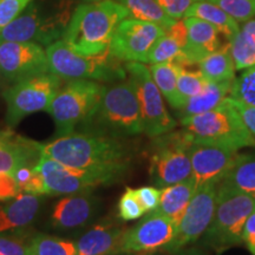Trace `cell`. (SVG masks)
<instances>
[{
    "instance_id": "obj_1",
    "label": "cell",
    "mask_w": 255,
    "mask_h": 255,
    "mask_svg": "<svg viewBox=\"0 0 255 255\" xmlns=\"http://www.w3.org/2000/svg\"><path fill=\"white\" fill-rule=\"evenodd\" d=\"M41 156L69 167L87 170L128 174L131 164V149L123 138L72 132L40 146Z\"/></svg>"
},
{
    "instance_id": "obj_2",
    "label": "cell",
    "mask_w": 255,
    "mask_h": 255,
    "mask_svg": "<svg viewBox=\"0 0 255 255\" xmlns=\"http://www.w3.org/2000/svg\"><path fill=\"white\" fill-rule=\"evenodd\" d=\"M129 17L128 9L114 0L79 5L73 9L62 40L78 55H100L109 49L121 21Z\"/></svg>"
},
{
    "instance_id": "obj_3",
    "label": "cell",
    "mask_w": 255,
    "mask_h": 255,
    "mask_svg": "<svg viewBox=\"0 0 255 255\" xmlns=\"http://www.w3.org/2000/svg\"><path fill=\"white\" fill-rule=\"evenodd\" d=\"M77 128L88 133L116 138L144 132L138 100L130 79L104 87L100 103Z\"/></svg>"
},
{
    "instance_id": "obj_4",
    "label": "cell",
    "mask_w": 255,
    "mask_h": 255,
    "mask_svg": "<svg viewBox=\"0 0 255 255\" xmlns=\"http://www.w3.org/2000/svg\"><path fill=\"white\" fill-rule=\"evenodd\" d=\"M253 212L255 197L221 182L216 190L214 216L203 237L205 244L218 251L242 244L244 226Z\"/></svg>"
},
{
    "instance_id": "obj_5",
    "label": "cell",
    "mask_w": 255,
    "mask_h": 255,
    "mask_svg": "<svg viewBox=\"0 0 255 255\" xmlns=\"http://www.w3.org/2000/svg\"><path fill=\"white\" fill-rule=\"evenodd\" d=\"M181 124L194 139L227 145L235 150L255 146V137L247 129L231 97H226L215 109L181 119Z\"/></svg>"
},
{
    "instance_id": "obj_6",
    "label": "cell",
    "mask_w": 255,
    "mask_h": 255,
    "mask_svg": "<svg viewBox=\"0 0 255 255\" xmlns=\"http://www.w3.org/2000/svg\"><path fill=\"white\" fill-rule=\"evenodd\" d=\"M49 71L62 79H89L117 83L126 79V70L108 49L100 55H78L64 40H57L46 49Z\"/></svg>"
},
{
    "instance_id": "obj_7",
    "label": "cell",
    "mask_w": 255,
    "mask_h": 255,
    "mask_svg": "<svg viewBox=\"0 0 255 255\" xmlns=\"http://www.w3.org/2000/svg\"><path fill=\"white\" fill-rule=\"evenodd\" d=\"M72 13L71 4L68 1L56 9H46L45 6L32 0L23 13L0 31V43L33 41L49 46L63 38Z\"/></svg>"
},
{
    "instance_id": "obj_8",
    "label": "cell",
    "mask_w": 255,
    "mask_h": 255,
    "mask_svg": "<svg viewBox=\"0 0 255 255\" xmlns=\"http://www.w3.org/2000/svg\"><path fill=\"white\" fill-rule=\"evenodd\" d=\"M193 139L184 129L154 137L149 175L156 187L164 188L191 177L190 146Z\"/></svg>"
},
{
    "instance_id": "obj_9",
    "label": "cell",
    "mask_w": 255,
    "mask_h": 255,
    "mask_svg": "<svg viewBox=\"0 0 255 255\" xmlns=\"http://www.w3.org/2000/svg\"><path fill=\"white\" fill-rule=\"evenodd\" d=\"M103 90L104 85L89 79H73L60 88L45 110L55 121L56 135L62 137L75 132L96 109Z\"/></svg>"
},
{
    "instance_id": "obj_10",
    "label": "cell",
    "mask_w": 255,
    "mask_h": 255,
    "mask_svg": "<svg viewBox=\"0 0 255 255\" xmlns=\"http://www.w3.org/2000/svg\"><path fill=\"white\" fill-rule=\"evenodd\" d=\"M62 85V78L47 72L17 82L4 91L6 124L9 129L18 126L28 115L46 110Z\"/></svg>"
},
{
    "instance_id": "obj_11",
    "label": "cell",
    "mask_w": 255,
    "mask_h": 255,
    "mask_svg": "<svg viewBox=\"0 0 255 255\" xmlns=\"http://www.w3.org/2000/svg\"><path fill=\"white\" fill-rule=\"evenodd\" d=\"M34 168L43 176L46 195H66L91 191L100 186L119 182L124 177L111 171L69 167L46 156H40Z\"/></svg>"
},
{
    "instance_id": "obj_12",
    "label": "cell",
    "mask_w": 255,
    "mask_h": 255,
    "mask_svg": "<svg viewBox=\"0 0 255 255\" xmlns=\"http://www.w3.org/2000/svg\"><path fill=\"white\" fill-rule=\"evenodd\" d=\"M126 70L129 72V79L138 100L144 132L154 138L173 131L177 122L169 115L150 69L139 62H128Z\"/></svg>"
},
{
    "instance_id": "obj_13",
    "label": "cell",
    "mask_w": 255,
    "mask_h": 255,
    "mask_svg": "<svg viewBox=\"0 0 255 255\" xmlns=\"http://www.w3.org/2000/svg\"><path fill=\"white\" fill-rule=\"evenodd\" d=\"M216 187L218 183H207L196 188L195 194L178 222L175 237L164 248V252L177 253L205 234L214 216Z\"/></svg>"
},
{
    "instance_id": "obj_14",
    "label": "cell",
    "mask_w": 255,
    "mask_h": 255,
    "mask_svg": "<svg viewBox=\"0 0 255 255\" xmlns=\"http://www.w3.org/2000/svg\"><path fill=\"white\" fill-rule=\"evenodd\" d=\"M165 30L151 21L127 18L121 21L109 50L115 58L123 62L145 63L149 51Z\"/></svg>"
},
{
    "instance_id": "obj_15",
    "label": "cell",
    "mask_w": 255,
    "mask_h": 255,
    "mask_svg": "<svg viewBox=\"0 0 255 255\" xmlns=\"http://www.w3.org/2000/svg\"><path fill=\"white\" fill-rule=\"evenodd\" d=\"M177 225L158 210H152L131 229L126 231L119 254L151 255L164 251L176 233Z\"/></svg>"
},
{
    "instance_id": "obj_16",
    "label": "cell",
    "mask_w": 255,
    "mask_h": 255,
    "mask_svg": "<svg viewBox=\"0 0 255 255\" xmlns=\"http://www.w3.org/2000/svg\"><path fill=\"white\" fill-rule=\"evenodd\" d=\"M49 71L46 50L33 41L0 43V75L17 83Z\"/></svg>"
},
{
    "instance_id": "obj_17",
    "label": "cell",
    "mask_w": 255,
    "mask_h": 255,
    "mask_svg": "<svg viewBox=\"0 0 255 255\" xmlns=\"http://www.w3.org/2000/svg\"><path fill=\"white\" fill-rule=\"evenodd\" d=\"M238 151L227 145L193 139L190 146L191 177L196 188L221 182L234 163Z\"/></svg>"
},
{
    "instance_id": "obj_18",
    "label": "cell",
    "mask_w": 255,
    "mask_h": 255,
    "mask_svg": "<svg viewBox=\"0 0 255 255\" xmlns=\"http://www.w3.org/2000/svg\"><path fill=\"white\" fill-rule=\"evenodd\" d=\"M100 208V201L90 191L64 197L53 208L51 222L60 231L77 229L90 223Z\"/></svg>"
},
{
    "instance_id": "obj_19",
    "label": "cell",
    "mask_w": 255,
    "mask_h": 255,
    "mask_svg": "<svg viewBox=\"0 0 255 255\" xmlns=\"http://www.w3.org/2000/svg\"><path fill=\"white\" fill-rule=\"evenodd\" d=\"M183 21L187 28V45L182 50L186 68L199 64L229 41L223 43L220 38V32L202 19L187 17Z\"/></svg>"
},
{
    "instance_id": "obj_20",
    "label": "cell",
    "mask_w": 255,
    "mask_h": 255,
    "mask_svg": "<svg viewBox=\"0 0 255 255\" xmlns=\"http://www.w3.org/2000/svg\"><path fill=\"white\" fill-rule=\"evenodd\" d=\"M41 144L17 133L0 142V173L13 175L24 165H37L40 158Z\"/></svg>"
},
{
    "instance_id": "obj_21",
    "label": "cell",
    "mask_w": 255,
    "mask_h": 255,
    "mask_svg": "<svg viewBox=\"0 0 255 255\" xmlns=\"http://www.w3.org/2000/svg\"><path fill=\"white\" fill-rule=\"evenodd\" d=\"M126 229L113 223H101L76 242L77 255H119Z\"/></svg>"
},
{
    "instance_id": "obj_22",
    "label": "cell",
    "mask_w": 255,
    "mask_h": 255,
    "mask_svg": "<svg viewBox=\"0 0 255 255\" xmlns=\"http://www.w3.org/2000/svg\"><path fill=\"white\" fill-rule=\"evenodd\" d=\"M40 207L38 195L20 193L13 201L0 206V233L21 229L33 221Z\"/></svg>"
},
{
    "instance_id": "obj_23",
    "label": "cell",
    "mask_w": 255,
    "mask_h": 255,
    "mask_svg": "<svg viewBox=\"0 0 255 255\" xmlns=\"http://www.w3.org/2000/svg\"><path fill=\"white\" fill-rule=\"evenodd\" d=\"M195 191L196 184L193 177L183 182L162 188L159 205L155 210H158L178 225Z\"/></svg>"
},
{
    "instance_id": "obj_24",
    "label": "cell",
    "mask_w": 255,
    "mask_h": 255,
    "mask_svg": "<svg viewBox=\"0 0 255 255\" xmlns=\"http://www.w3.org/2000/svg\"><path fill=\"white\" fill-rule=\"evenodd\" d=\"M187 17L199 18L207 21V23L213 25L228 40H231L240 30L238 21L234 18L231 17L227 12L223 11L218 5L213 4L208 0L207 1L202 0V1H197L191 5L184 13L183 18Z\"/></svg>"
},
{
    "instance_id": "obj_25",
    "label": "cell",
    "mask_w": 255,
    "mask_h": 255,
    "mask_svg": "<svg viewBox=\"0 0 255 255\" xmlns=\"http://www.w3.org/2000/svg\"><path fill=\"white\" fill-rule=\"evenodd\" d=\"M233 81L208 82L206 88L199 95L189 98L181 109V119L195 116L207 111L215 109L222 103L231 90Z\"/></svg>"
},
{
    "instance_id": "obj_26",
    "label": "cell",
    "mask_w": 255,
    "mask_h": 255,
    "mask_svg": "<svg viewBox=\"0 0 255 255\" xmlns=\"http://www.w3.org/2000/svg\"><path fill=\"white\" fill-rule=\"evenodd\" d=\"M182 69L184 68L175 62L152 64L150 68L152 78L162 96L175 110H181L183 108L177 92V78Z\"/></svg>"
},
{
    "instance_id": "obj_27",
    "label": "cell",
    "mask_w": 255,
    "mask_h": 255,
    "mask_svg": "<svg viewBox=\"0 0 255 255\" xmlns=\"http://www.w3.org/2000/svg\"><path fill=\"white\" fill-rule=\"evenodd\" d=\"M200 71L208 82H225L235 79V65L231 55V43L207 56L199 63Z\"/></svg>"
},
{
    "instance_id": "obj_28",
    "label": "cell",
    "mask_w": 255,
    "mask_h": 255,
    "mask_svg": "<svg viewBox=\"0 0 255 255\" xmlns=\"http://www.w3.org/2000/svg\"><path fill=\"white\" fill-rule=\"evenodd\" d=\"M221 182L255 197V154H238Z\"/></svg>"
},
{
    "instance_id": "obj_29",
    "label": "cell",
    "mask_w": 255,
    "mask_h": 255,
    "mask_svg": "<svg viewBox=\"0 0 255 255\" xmlns=\"http://www.w3.org/2000/svg\"><path fill=\"white\" fill-rule=\"evenodd\" d=\"M129 12V18L151 21L163 27L165 31L176 23V20L165 13L156 0H117Z\"/></svg>"
},
{
    "instance_id": "obj_30",
    "label": "cell",
    "mask_w": 255,
    "mask_h": 255,
    "mask_svg": "<svg viewBox=\"0 0 255 255\" xmlns=\"http://www.w3.org/2000/svg\"><path fill=\"white\" fill-rule=\"evenodd\" d=\"M231 55L235 70H244L255 66V40L242 28L229 40Z\"/></svg>"
},
{
    "instance_id": "obj_31",
    "label": "cell",
    "mask_w": 255,
    "mask_h": 255,
    "mask_svg": "<svg viewBox=\"0 0 255 255\" xmlns=\"http://www.w3.org/2000/svg\"><path fill=\"white\" fill-rule=\"evenodd\" d=\"M30 253L31 255H77V248L72 241L39 233L31 239Z\"/></svg>"
},
{
    "instance_id": "obj_32",
    "label": "cell",
    "mask_w": 255,
    "mask_h": 255,
    "mask_svg": "<svg viewBox=\"0 0 255 255\" xmlns=\"http://www.w3.org/2000/svg\"><path fill=\"white\" fill-rule=\"evenodd\" d=\"M183 56L182 46L180 45L178 40L169 32L156 40L152 45L151 50L149 51L145 63L148 64H159L167 62H175Z\"/></svg>"
},
{
    "instance_id": "obj_33",
    "label": "cell",
    "mask_w": 255,
    "mask_h": 255,
    "mask_svg": "<svg viewBox=\"0 0 255 255\" xmlns=\"http://www.w3.org/2000/svg\"><path fill=\"white\" fill-rule=\"evenodd\" d=\"M229 95L232 100L255 108V66L246 69L240 77L233 81Z\"/></svg>"
},
{
    "instance_id": "obj_34",
    "label": "cell",
    "mask_w": 255,
    "mask_h": 255,
    "mask_svg": "<svg viewBox=\"0 0 255 255\" xmlns=\"http://www.w3.org/2000/svg\"><path fill=\"white\" fill-rule=\"evenodd\" d=\"M208 81L202 75L200 70L182 69L177 78L178 97L182 102L183 107L186 102L194 96L199 95L206 88Z\"/></svg>"
},
{
    "instance_id": "obj_35",
    "label": "cell",
    "mask_w": 255,
    "mask_h": 255,
    "mask_svg": "<svg viewBox=\"0 0 255 255\" xmlns=\"http://www.w3.org/2000/svg\"><path fill=\"white\" fill-rule=\"evenodd\" d=\"M237 21H248L255 15V0H208Z\"/></svg>"
},
{
    "instance_id": "obj_36",
    "label": "cell",
    "mask_w": 255,
    "mask_h": 255,
    "mask_svg": "<svg viewBox=\"0 0 255 255\" xmlns=\"http://www.w3.org/2000/svg\"><path fill=\"white\" fill-rule=\"evenodd\" d=\"M145 210L137 199L135 189L127 188L119 201V216L123 221H132L142 218Z\"/></svg>"
},
{
    "instance_id": "obj_37",
    "label": "cell",
    "mask_w": 255,
    "mask_h": 255,
    "mask_svg": "<svg viewBox=\"0 0 255 255\" xmlns=\"http://www.w3.org/2000/svg\"><path fill=\"white\" fill-rule=\"evenodd\" d=\"M32 0H0V31L17 19Z\"/></svg>"
},
{
    "instance_id": "obj_38",
    "label": "cell",
    "mask_w": 255,
    "mask_h": 255,
    "mask_svg": "<svg viewBox=\"0 0 255 255\" xmlns=\"http://www.w3.org/2000/svg\"><path fill=\"white\" fill-rule=\"evenodd\" d=\"M137 199L139 200L141 205L144 208L145 213H150L152 210L157 209L161 200V190L156 187L146 186L135 189Z\"/></svg>"
},
{
    "instance_id": "obj_39",
    "label": "cell",
    "mask_w": 255,
    "mask_h": 255,
    "mask_svg": "<svg viewBox=\"0 0 255 255\" xmlns=\"http://www.w3.org/2000/svg\"><path fill=\"white\" fill-rule=\"evenodd\" d=\"M156 1L162 6L169 17L178 20L184 17V13L191 5L202 0H156Z\"/></svg>"
},
{
    "instance_id": "obj_40",
    "label": "cell",
    "mask_w": 255,
    "mask_h": 255,
    "mask_svg": "<svg viewBox=\"0 0 255 255\" xmlns=\"http://www.w3.org/2000/svg\"><path fill=\"white\" fill-rule=\"evenodd\" d=\"M0 255H31L30 244L20 239L0 237Z\"/></svg>"
},
{
    "instance_id": "obj_41",
    "label": "cell",
    "mask_w": 255,
    "mask_h": 255,
    "mask_svg": "<svg viewBox=\"0 0 255 255\" xmlns=\"http://www.w3.org/2000/svg\"><path fill=\"white\" fill-rule=\"evenodd\" d=\"M19 194H20V190L13 175L0 173V201L14 199Z\"/></svg>"
},
{
    "instance_id": "obj_42",
    "label": "cell",
    "mask_w": 255,
    "mask_h": 255,
    "mask_svg": "<svg viewBox=\"0 0 255 255\" xmlns=\"http://www.w3.org/2000/svg\"><path fill=\"white\" fill-rule=\"evenodd\" d=\"M233 101V104L237 108L238 113L240 114L242 121L246 124L247 129L250 130L252 135L255 137V108L254 107H247V105H244L239 102Z\"/></svg>"
},
{
    "instance_id": "obj_43",
    "label": "cell",
    "mask_w": 255,
    "mask_h": 255,
    "mask_svg": "<svg viewBox=\"0 0 255 255\" xmlns=\"http://www.w3.org/2000/svg\"><path fill=\"white\" fill-rule=\"evenodd\" d=\"M242 240L247 245V247H251L255 244V212L252 213L245 223L244 231H242Z\"/></svg>"
},
{
    "instance_id": "obj_44",
    "label": "cell",
    "mask_w": 255,
    "mask_h": 255,
    "mask_svg": "<svg viewBox=\"0 0 255 255\" xmlns=\"http://www.w3.org/2000/svg\"><path fill=\"white\" fill-rule=\"evenodd\" d=\"M34 167H36V165H34ZM34 167H32V165H24V167H20L13 173V177H14V180L17 181V183L19 186V190H20V188L23 187L24 184L26 183L27 181L32 177V175H33Z\"/></svg>"
},
{
    "instance_id": "obj_45",
    "label": "cell",
    "mask_w": 255,
    "mask_h": 255,
    "mask_svg": "<svg viewBox=\"0 0 255 255\" xmlns=\"http://www.w3.org/2000/svg\"><path fill=\"white\" fill-rule=\"evenodd\" d=\"M241 28L245 32H247L248 34H251V36L253 37L254 40H255V20H248V21H246V24H245Z\"/></svg>"
},
{
    "instance_id": "obj_46",
    "label": "cell",
    "mask_w": 255,
    "mask_h": 255,
    "mask_svg": "<svg viewBox=\"0 0 255 255\" xmlns=\"http://www.w3.org/2000/svg\"><path fill=\"white\" fill-rule=\"evenodd\" d=\"M13 133V131H12L11 129H5V130H0V142L4 141V139L7 138V137H9Z\"/></svg>"
},
{
    "instance_id": "obj_47",
    "label": "cell",
    "mask_w": 255,
    "mask_h": 255,
    "mask_svg": "<svg viewBox=\"0 0 255 255\" xmlns=\"http://www.w3.org/2000/svg\"><path fill=\"white\" fill-rule=\"evenodd\" d=\"M127 255H137V254H127Z\"/></svg>"
},
{
    "instance_id": "obj_48",
    "label": "cell",
    "mask_w": 255,
    "mask_h": 255,
    "mask_svg": "<svg viewBox=\"0 0 255 255\" xmlns=\"http://www.w3.org/2000/svg\"><path fill=\"white\" fill-rule=\"evenodd\" d=\"M95 1H100V0H95Z\"/></svg>"
}]
</instances>
